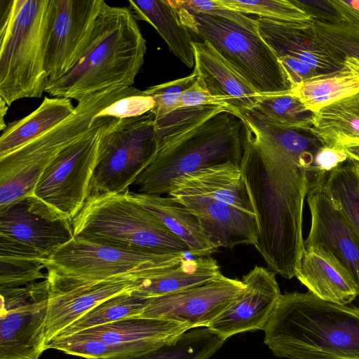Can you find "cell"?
I'll return each mask as SVG.
<instances>
[{"label": "cell", "mask_w": 359, "mask_h": 359, "mask_svg": "<svg viewBox=\"0 0 359 359\" xmlns=\"http://www.w3.org/2000/svg\"><path fill=\"white\" fill-rule=\"evenodd\" d=\"M245 120L248 134L241 168L258 226L255 247L270 270L290 279L297 275L305 249L303 219L309 174Z\"/></svg>", "instance_id": "cell-1"}, {"label": "cell", "mask_w": 359, "mask_h": 359, "mask_svg": "<svg viewBox=\"0 0 359 359\" xmlns=\"http://www.w3.org/2000/svg\"><path fill=\"white\" fill-rule=\"evenodd\" d=\"M159 148L134 185L138 193L169 194L174 180L205 168L241 165L248 139L244 117L215 106L178 109L156 123Z\"/></svg>", "instance_id": "cell-2"}, {"label": "cell", "mask_w": 359, "mask_h": 359, "mask_svg": "<svg viewBox=\"0 0 359 359\" xmlns=\"http://www.w3.org/2000/svg\"><path fill=\"white\" fill-rule=\"evenodd\" d=\"M264 331L277 358L359 359V308L310 292L282 294Z\"/></svg>", "instance_id": "cell-3"}, {"label": "cell", "mask_w": 359, "mask_h": 359, "mask_svg": "<svg viewBox=\"0 0 359 359\" xmlns=\"http://www.w3.org/2000/svg\"><path fill=\"white\" fill-rule=\"evenodd\" d=\"M146 51V41L130 8L105 4L81 58L45 92L79 100L111 87L132 86Z\"/></svg>", "instance_id": "cell-4"}, {"label": "cell", "mask_w": 359, "mask_h": 359, "mask_svg": "<svg viewBox=\"0 0 359 359\" xmlns=\"http://www.w3.org/2000/svg\"><path fill=\"white\" fill-rule=\"evenodd\" d=\"M140 92L133 86H121L87 95L56 126L0 157V208L29 197L57 156L93 128L98 113L113 102Z\"/></svg>", "instance_id": "cell-5"}, {"label": "cell", "mask_w": 359, "mask_h": 359, "mask_svg": "<svg viewBox=\"0 0 359 359\" xmlns=\"http://www.w3.org/2000/svg\"><path fill=\"white\" fill-rule=\"evenodd\" d=\"M177 9L190 32L209 42L257 94L291 90L276 54L259 34L256 19L229 8L208 13Z\"/></svg>", "instance_id": "cell-6"}, {"label": "cell", "mask_w": 359, "mask_h": 359, "mask_svg": "<svg viewBox=\"0 0 359 359\" xmlns=\"http://www.w3.org/2000/svg\"><path fill=\"white\" fill-rule=\"evenodd\" d=\"M52 15V0H14L9 20L0 29V98L8 107L45 92Z\"/></svg>", "instance_id": "cell-7"}, {"label": "cell", "mask_w": 359, "mask_h": 359, "mask_svg": "<svg viewBox=\"0 0 359 359\" xmlns=\"http://www.w3.org/2000/svg\"><path fill=\"white\" fill-rule=\"evenodd\" d=\"M74 238L122 248L189 253V247L130 190L91 195L72 222Z\"/></svg>", "instance_id": "cell-8"}, {"label": "cell", "mask_w": 359, "mask_h": 359, "mask_svg": "<svg viewBox=\"0 0 359 359\" xmlns=\"http://www.w3.org/2000/svg\"><path fill=\"white\" fill-rule=\"evenodd\" d=\"M116 120L96 118L93 128L47 168L27 197L36 212L53 219L72 222L89 197L102 135Z\"/></svg>", "instance_id": "cell-9"}, {"label": "cell", "mask_w": 359, "mask_h": 359, "mask_svg": "<svg viewBox=\"0 0 359 359\" xmlns=\"http://www.w3.org/2000/svg\"><path fill=\"white\" fill-rule=\"evenodd\" d=\"M185 254L130 250L73 237L44 264L46 269L83 280L139 279L180 264Z\"/></svg>", "instance_id": "cell-10"}, {"label": "cell", "mask_w": 359, "mask_h": 359, "mask_svg": "<svg viewBox=\"0 0 359 359\" xmlns=\"http://www.w3.org/2000/svg\"><path fill=\"white\" fill-rule=\"evenodd\" d=\"M155 120L154 114L149 111L140 116L116 119L107 128L102 137L89 196L129 190L158 153Z\"/></svg>", "instance_id": "cell-11"}, {"label": "cell", "mask_w": 359, "mask_h": 359, "mask_svg": "<svg viewBox=\"0 0 359 359\" xmlns=\"http://www.w3.org/2000/svg\"><path fill=\"white\" fill-rule=\"evenodd\" d=\"M192 329L174 321L133 318L55 337L47 349L85 359H110L155 348Z\"/></svg>", "instance_id": "cell-12"}, {"label": "cell", "mask_w": 359, "mask_h": 359, "mask_svg": "<svg viewBox=\"0 0 359 359\" xmlns=\"http://www.w3.org/2000/svg\"><path fill=\"white\" fill-rule=\"evenodd\" d=\"M48 278L0 289V359H39L47 350Z\"/></svg>", "instance_id": "cell-13"}, {"label": "cell", "mask_w": 359, "mask_h": 359, "mask_svg": "<svg viewBox=\"0 0 359 359\" xmlns=\"http://www.w3.org/2000/svg\"><path fill=\"white\" fill-rule=\"evenodd\" d=\"M53 15L45 55L46 88L81 58L105 5L103 0H52Z\"/></svg>", "instance_id": "cell-14"}, {"label": "cell", "mask_w": 359, "mask_h": 359, "mask_svg": "<svg viewBox=\"0 0 359 359\" xmlns=\"http://www.w3.org/2000/svg\"><path fill=\"white\" fill-rule=\"evenodd\" d=\"M73 237L72 222L43 216L27 198L0 208V257L46 260Z\"/></svg>", "instance_id": "cell-15"}, {"label": "cell", "mask_w": 359, "mask_h": 359, "mask_svg": "<svg viewBox=\"0 0 359 359\" xmlns=\"http://www.w3.org/2000/svg\"><path fill=\"white\" fill-rule=\"evenodd\" d=\"M244 290L241 280L222 276L208 283L152 298L137 318L208 327Z\"/></svg>", "instance_id": "cell-16"}, {"label": "cell", "mask_w": 359, "mask_h": 359, "mask_svg": "<svg viewBox=\"0 0 359 359\" xmlns=\"http://www.w3.org/2000/svg\"><path fill=\"white\" fill-rule=\"evenodd\" d=\"M50 292L46 321L47 344L61 331L104 300L134 289L136 279L88 280L48 269Z\"/></svg>", "instance_id": "cell-17"}, {"label": "cell", "mask_w": 359, "mask_h": 359, "mask_svg": "<svg viewBox=\"0 0 359 359\" xmlns=\"http://www.w3.org/2000/svg\"><path fill=\"white\" fill-rule=\"evenodd\" d=\"M241 281L243 291L208 327L224 341L238 333L264 330L282 295L269 269L256 266Z\"/></svg>", "instance_id": "cell-18"}, {"label": "cell", "mask_w": 359, "mask_h": 359, "mask_svg": "<svg viewBox=\"0 0 359 359\" xmlns=\"http://www.w3.org/2000/svg\"><path fill=\"white\" fill-rule=\"evenodd\" d=\"M324 182L309 187L306 200L311 227L304 246L320 245L330 252L347 269L359 292V240L327 193Z\"/></svg>", "instance_id": "cell-19"}, {"label": "cell", "mask_w": 359, "mask_h": 359, "mask_svg": "<svg viewBox=\"0 0 359 359\" xmlns=\"http://www.w3.org/2000/svg\"><path fill=\"white\" fill-rule=\"evenodd\" d=\"M260 35L276 57L290 56L320 75L339 70L344 56L322 41L313 24L288 23L257 18Z\"/></svg>", "instance_id": "cell-20"}, {"label": "cell", "mask_w": 359, "mask_h": 359, "mask_svg": "<svg viewBox=\"0 0 359 359\" xmlns=\"http://www.w3.org/2000/svg\"><path fill=\"white\" fill-rule=\"evenodd\" d=\"M168 195L198 218L217 247L232 248L240 245L256 244L258 226L255 215L198 194L171 191Z\"/></svg>", "instance_id": "cell-21"}, {"label": "cell", "mask_w": 359, "mask_h": 359, "mask_svg": "<svg viewBox=\"0 0 359 359\" xmlns=\"http://www.w3.org/2000/svg\"><path fill=\"white\" fill-rule=\"evenodd\" d=\"M193 46L199 83L229 111L242 117L249 114L260 95L209 42L194 41Z\"/></svg>", "instance_id": "cell-22"}, {"label": "cell", "mask_w": 359, "mask_h": 359, "mask_svg": "<svg viewBox=\"0 0 359 359\" xmlns=\"http://www.w3.org/2000/svg\"><path fill=\"white\" fill-rule=\"evenodd\" d=\"M295 277L309 292L327 302L346 305L359 296L347 269L320 245L305 247Z\"/></svg>", "instance_id": "cell-23"}, {"label": "cell", "mask_w": 359, "mask_h": 359, "mask_svg": "<svg viewBox=\"0 0 359 359\" xmlns=\"http://www.w3.org/2000/svg\"><path fill=\"white\" fill-rule=\"evenodd\" d=\"M171 191L203 196L255 216L241 165L233 163L205 168L176 178Z\"/></svg>", "instance_id": "cell-24"}, {"label": "cell", "mask_w": 359, "mask_h": 359, "mask_svg": "<svg viewBox=\"0 0 359 359\" xmlns=\"http://www.w3.org/2000/svg\"><path fill=\"white\" fill-rule=\"evenodd\" d=\"M133 199L157 217L196 257L210 256L218 250L198 218L172 197L131 192Z\"/></svg>", "instance_id": "cell-25"}, {"label": "cell", "mask_w": 359, "mask_h": 359, "mask_svg": "<svg viewBox=\"0 0 359 359\" xmlns=\"http://www.w3.org/2000/svg\"><path fill=\"white\" fill-rule=\"evenodd\" d=\"M128 4L136 20L151 25L170 51L189 68L194 67L191 33L182 22L179 11L168 0H129Z\"/></svg>", "instance_id": "cell-26"}, {"label": "cell", "mask_w": 359, "mask_h": 359, "mask_svg": "<svg viewBox=\"0 0 359 359\" xmlns=\"http://www.w3.org/2000/svg\"><path fill=\"white\" fill-rule=\"evenodd\" d=\"M222 276L217 261L210 256L185 258L180 264L161 273L136 279L132 293L155 298L202 285Z\"/></svg>", "instance_id": "cell-27"}, {"label": "cell", "mask_w": 359, "mask_h": 359, "mask_svg": "<svg viewBox=\"0 0 359 359\" xmlns=\"http://www.w3.org/2000/svg\"><path fill=\"white\" fill-rule=\"evenodd\" d=\"M315 113L323 107L359 93V58L345 56L337 71L306 81L290 91Z\"/></svg>", "instance_id": "cell-28"}, {"label": "cell", "mask_w": 359, "mask_h": 359, "mask_svg": "<svg viewBox=\"0 0 359 359\" xmlns=\"http://www.w3.org/2000/svg\"><path fill=\"white\" fill-rule=\"evenodd\" d=\"M75 109L70 99L45 97L39 107L27 116L10 123L1 132L0 157L48 132Z\"/></svg>", "instance_id": "cell-29"}, {"label": "cell", "mask_w": 359, "mask_h": 359, "mask_svg": "<svg viewBox=\"0 0 359 359\" xmlns=\"http://www.w3.org/2000/svg\"><path fill=\"white\" fill-rule=\"evenodd\" d=\"M310 132L325 146L359 143V93L313 113Z\"/></svg>", "instance_id": "cell-30"}, {"label": "cell", "mask_w": 359, "mask_h": 359, "mask_svg": "<svg viewBox=\"0 0 359 359\" xmlns=\"http://www.w3.org/2000/svg\"><path fill=\"white\" fill-rule=\"evenodd\" d=\"M224 342L208 327H196L155 348L110 359H208Z\"/></svg>", "instance_id": "cell-31"}, {"label": "cell", "mask_w": 359, "mask_h": 359, "mask_svg": "<svg viewBox=\"0 0 359 359\" xmlns=\"http://www.w3.org/2000/svg\"><path fill=\"white\" fill-rule=\"evenodd\" d=\"M132 291L104 300L61 331L55 337H67L93 327L126 318H137L152 298L135 295Z\"/></svg>", "instance_id": "cell-32"}, {"label": "cell", "mask_w": 359, "mask_h": 359, "mask_svg": "<svg viewBox=\"0 0 359 359\" xmlns=\"http://www.w3.org/2000/svg\"><path fill=\"white\" fill-rule=\"evenodd\" d=\"M258 132L292 157L309 173L314 157L324 146L310 131L280 127L250 114L244 116Z\"/></svg>", "instance_id": "cell-33"}, {"label": "cell", "mask_w": 359, "mask_h": 359, "mask_svg": "<svg viewBox=\"0 0 359 359\" xmlns=\"http://www.w3.org/2000/svg\"><path fill=\"white\" fill-rule=\"evenodd\" d=\"M248 114L280 127L310 131L313 113L289 92L260 95L255 107Z\"/></svg>", "instance_id": "cell-34"}, {"label": "cell", "mask_w": 359, "mask_h": 359, "mask_svg": "<svg viewBox=\"0 0 359 359\" xmlns=\"http://www.w3.org/2000/svg\"><path fill=\"white\" fill-rule=\"evenodd\" d=\"M349 162L332 170L324 187L359 240V177Z\"/></svg>", "instance_id": "cell-35"}, {"label": "cell", "mask_w": 359, "mask_h": 359, "mask_svg": "<svg viewBox=\"0 0 359 359\" xmlns=\"http://www.w3.org/2000/svg\"><path fill=\"white\" fill-rule=\"evenodd\" d=\"M226 7L243 14L288 23L312 24L311 16L292 0H219Z\"/></svg>", "instance_id": "cell-36"}, {"label": "cell", "mask_w": 359, "mask_h": 359, "mask_svg": "<svg viewBox=\"0 0 359 359\" xmlns=\"http://www.w3.org/2000/svg\"><path fill=\"white\" fill-rule=\"evenodd\" d=\"M46 260L0 257V289L22 287L48 278V273L43 272Z\"/></svg>", "instance_id": "cell-37"}, {"label": "cell", "mask_w": 359, "mask_h": 359, "mask_svg": "<svg viewBox=\"0 0 359 359\" xmlns=\"http://www.w3.org/2000/svg\"><path fill=\"white\" fill-rule=\"evenodd\" d=\"M197 79V75L193 72L186 77L152 86L142 90L143 94L154 99L155 106L151 111L154 114L156 118L163 117L179 109L183 93Z\"/></svg>", "instance_id": "cell-38"}, {"label": "cell", "mask_w": 359, "mask_h": 359, "mask_svg": "<svg viewBox=\"0 0 359 359\" xmlns=\"http://www.w3.org/2000/svg\"><path fill=\"white\" fill-rule=\"evenodd\" d=\"M316 35L336 51L359 58V30L341 25L313 20Z\"/></svg>", "instance_id": "cell-39"}, {"label": "cell", "mask_w": 359, "mask_h": 359, "mask_svg": "<svg viewBox=\"0 0 359 359\" xmlns=\"http://www.w3.org/2000/svg\"><path fill=\"white\" fill-rule=\"evenodd\" d=\"M155 106L154 99L142 92L137 95L123 97L97 114L95 118L110 117L124 119L142 116L151 111Z\"/></svg>", "instance_id": "cell-40"}, {"label": "cell", "mask_w": 359, "mask_h": 359, "mask_svg": "<svg viewBox=\"0 0 359 359\" xmlns=\"http://www.w3.org/2000/svg\"><path fill=\"white\" fill-rule=\"evenodd\" d=\"M348 160L343 147L323 146L315 155L309 172V187L323 183L328 174Z\"/></svg>", "instance_id": "cell-41"}, {"label": "cell", "mask_w": 359, "mask_h": 359, "mask_svg": "<svg viewBox=\"0 0 359 359\" xmlns=\"http://www.w3.org/2000/svg\"><path fill=\"white\" fill-rule=\"evenodd\" d=\"M291 90L316 77L322 76L300 60L290 57H277Z\"/></svg>", "instance_id": "cell-42"}, {"label": "cell", "mask_w": 359, "mask_h": 359, "mask_svg": "<svg viewBox=\"0 0 359 359\" xmlns=\"http://www.w3.org/2000/svg\"><path fill=\"white\" fill-rule=\"evenodd\" d=\"M200 106H219L228 110L226 105L222 101L212 96L197 80L183 93L180 108Z\"/></svg>", "instance_id": "cell-43"}, {"label": "cell", "mask_w": 359, "mask_h": 359, "mask_svg": "<svg viewBox=\"0 0 359 359\" xmlns=\"http://www.w3.org/2000/svg\"><path fill=\"white\" fill-rule=\"evenodd\" d=\"M341 20V24L359 30V0H330Z\"/></svg>", "instance_id": "cell-44"}, {"label": "cell", "mask_w": 359, "mask_h": 359, "mask_svg": "<svg viewBox=\"0 0 359 359\" xmlns=\"http://www.w3.org/2000/svg\"><path fill=\"white\" fill-rule=\"evenodd\" d=\"M170 4L176 8H182L190 13H208L215 10L226 8L219 0L214 1H184L168 0Z\"/></svg>", "instance_id": "cell-45"}, {"label": "cell", "mask_w": 359, "mask_h": 359, "mask_svg": "<svg viewBox=\"0 0 359 359\" xmlns=\"http://www.w3.org/2000/svg\"><path fill=\"white\" fill-rule=\"evenodd\" d=\"M14 0H0V29L4 28L8 23Z\"/></svg>", "instance_id": "cell-46"}, {"label": "cell", "mask_w": 359, "mask_h": 359, "mask_svg": "<svg viewBox=\"0 0 359 359\" xmlns=\"http://www.w3.org/2000/svg\"><path fill=\"white\" fill-rule=\"evenodd\" d=\"M348 160L359 164V143H350L342 147Z\"/></svg>", "instance_id": "cell-47"}, {"label": "cell", "mask_w": 359, "mask_h": 359, "mask_svg": "<svg viewBox=\"0 0 359 359\" xmlns=\"http://www.w3.org/2000/svg\"><path fill=\"white\" fill-rule=\"evenodd\" d=\"M8 107L6 102L0 98V130L1 132L6 128L4 117L6 114Z\"/></svg>", "instance_id": "cell-48"}, {"label": "cell", "mask_w": 359, "mask_h": 359, "mask_svg": "<svg viewBox=\"0 0 359 359\" xmlns=\"http://www.w3.org/2000/svg\"><path fill=\"white\" fill-rule=\"evenodd\" d=\"M351 162L353 163L355 170L356 171V173L358 174V176L359 177V164L357 163L353 162V161H351Z\"/></svg>", "instance_id": "cell-49"}]
</instances>
